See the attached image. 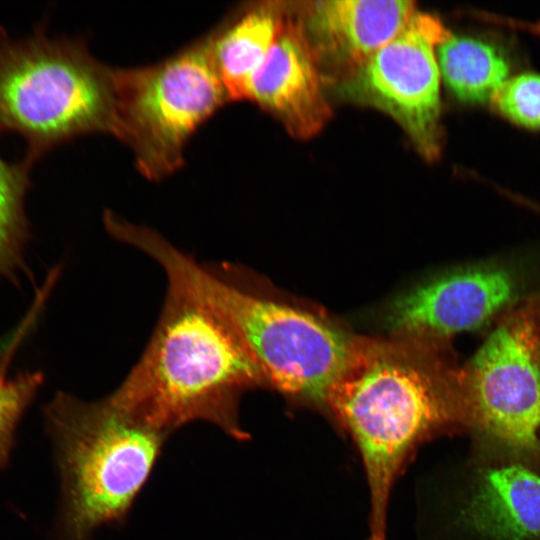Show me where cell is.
Returning a JSON list of instances; mask_svg holds the SVG:
<instances>
[{
	"instance_id": "obj_1",
	"label": "cell",
	"mask_w": 540,
	"mask_h": 540,
	"mask_svg": "<svg viewBox=\"0 0 540 540\" xmlns=\"http://www.w3.org/2000/svg\"><path fill=\"white\" fill-rule=\"evenodd\" d=\"M443 345L365 341L329 395L327 408L351 435L365 469L368 540H386L391 490L415 450L440 435L469 432L462 368L444 357Z\"/></svg>"
},
{
	"instance_id": "obj_2",
	"label": "cell",
	"mask_w": 540,
	"mask_h": 540,
	"mask_svg": "<svg viewBox=\"0 0 540 540\" xmlns=\"http://www.w3.org/2000/svg\"><path fill=\"white\" fill-rule=\"evenodd\" d=\"M263 384L261 369L227 322L197 297L169 284L144 352L107 397L167 434L200 420L245 440L238 403L245 390Z\"/></svg>"
},
{
	"instance_id": "obj_3",
	"label": "cell",
	"mask_w": 540,
	"mask_h": 540,
	"mask_svg": "<svg viewBox=\"0 0 540 540\" xmlns=\"http://www.w3.org/2000/svg\"><path fill=\"white\" fill-rule=\"evenodd\" d=\"M136 246L164 269L170 285L197 297L227 322L266 383L327 408L332 389L354 364L365 340L253 290L229 264L197 263L154 230L142 232Z\"/></svg>"
},
{
	"instance_id": "obj_4",
	"label": "cell",
	"mask_w": 540,
	"mask_h": 540,
	"mask_svg": "<svg viewBox=\"0 0 540 540\" xmlns=\"http://www.w3.org/2000/svg\"><path fill=\"white\" fill-rule=\"evenodd\" d=\"M61 478V535L90 540L122 522L147 482L169 434L115 406L58 393L45 407Z\"/></svg>"
},
{
	"instance_id": "obj_5",
	"label": "cell",
	"mask_w": 540,
	"mask_h": 540,
	"mask_svg": "<svg viewBox=\"0 0 540 540\" xmlns=\"http://www.w3.org/2000/svg\"><path fill=\"white\" fill-rule=\"evenodd\" d=\"M1 35L0 131L23 136L29 160L83 134L117 138L114 68L82 42L43 32L21 41Z\"/></svg>"
},
{
	"instance_id": "obj_6",
	"label": "cell",
	"mask_w": 540,
	"mask_h": 540,
	"mask_svg": "<svg viewBox=\"0 0 540 540\" xmlns=\"http://www.w3.org/2000/svg\"><path fill=\"white\" fill-rule=\"evenodd\" d=\"M114 82L117 138L150 180L178 170L190 138L229 102L205 36L155 64L114 68Z\"/></svg>"
},
{
	"instance_id": "obj_7",
	"label": "cell",
	"mask_w": 540,
	"mask_h": 540,
	"mask_svg": "<svg viewBox=\"0 0 540 540\" xmlns=\"http://www.w3.org/2000/svg\"><path fill=\"white\" fill-rule=\"evenodd\" d=\"M472 448L540 458V289L462 367Z\"/></svg>"
},
{
	"instance_id": "obj_8",
	"label": "cell",
	"mask_w": 540,
	"mask_h": 540,
	"mask_svg": "<svg viewBox=\"0 0 540 540\" xmlns=\"http://www.w3.org/2000/svg\"><path fill=\"white\" fill-rule=\"evenodd\" d=\"M449 34L436 16L416 10L388 43L337 84L341 98L393 118L429 161L442 147L436 48Z\"/></svg>"
},
{
	"instance_id": "obj_9",
	"label": "cell",
	"mask_w": 540,
	"mask_h": 540,
	"mask_svg": "<svg viewBox=\"0 0 540 540\" xmlns=\"http://www.w3.org/2000/svg\"><path fill=\"white\" fill-rule=\"evenodd\" d=\"M531 280L527 266L516 260L453 268L393 298L383 325L400 339L444 342L503 316L534 292Z\"/></svg>"
},
{
	"instance_id": "obj_10",
	"label": "cell",
	"mask_w": 540,
	"mask_h": 540,
	"mask_svg": "<svg viewBox=\"0 0 540 540\" xmlns=\"http://www.w3.org/2000/svg\"><path fill=\"white\" fill-rule=\"evenodd\" d=\"M449 510L458 540H540V458L471 448Z\"/></svg>"
},
{
	"instance_id": "obj_11",
	"label": "cell",
	"mask_w": 540,
	"mask_h": 540,
	"mask_svg": "<svg viewBox=\"0 0 540 540\" xmlns=\"http://www.w3.org/2000/svg\"><path fill=\"white\" fill-rule=\"evenodd\" d=\"M294 18L326 82L337 84L388 43L417 10L413 1L324 0L298 3Z\"/></svg>"
},
{
	"instance_id": "obj_12",
	"label": "cell",
	"mask_w": 540,
	"mask_h": 540,
	"mask_svg": "<svg viewBox=\"0 0 540 540\" xmlns=\"http://www.w3.org/2000/svg\"><path fill=\"white\" fill-rule=\"evenodd\" d=\"M325 83L301 28L287 9L272 48L250 83L247 99L277 118L292 136L308 139L331 118Z\"/></svg>"
},
{
	"instance_id": "obj_13",
	"label": "cell",
	"mask_w": 540,
	"mask_h": 540,
	"mask_svg": "<svg viewBox=\"0 0 540 540\" xmlns=\"http://www.w3.org/2000/svg\"><path fill=\"white\" fill-rule=\"evenodd\" d=\"M284 3L252 4L207 34L209 53L229 102L248 98L286 17Z\"/></svg>"
},
{
	"instance_id": "obj_14",
	"label": "cell",
	"mask_w": 540,
	"mask_h": 540,
	"mask_svg": "<svg viewBox=\"0 0 540 540\" xmlns=\"http://www.w3.org/2000/svg\"><path fill=\"white\" fill-rule=\"evenodd\" d=\"M440 75L461 101L490 100L508 79L509 65L492 45L471 37L449 36L437 47Z\"/></svg>"
},
{
	"instance_id": "obj_15",
	"label": "cell",
	"mask_w": 540,
	"mask_h": 540,
	"mask_svg": "<svg viewBox=\"0 0 540 540\" xmlns=\"http://www.w3.org/2000/svg\"><path fill=\"white\" fill-rule=\"evenodd\" d=\"M27 168L6 162L0 156V273L10 272L20 259L26 237L24 195Z\"/></svg>"
},
{
	"instance_id": "obj_16",
	"label": "cell",
	"mask_w": 540,
	"mask_h": 540,
	"mask_svg": "<svg viewBox=\"0 0 540 540\" xmlns=\"http://www.w3.org/2000/svg\"><path fill=\"white\" fill-rule=\"evenodd\" d=\"M25 327V326H24ZM24 327L13 338L0 359V468L10 456L16 426L43 382L38 372L10 375L8 365Z\"/></svg>"
},
{
	"instance_id": "obj_17",
	"label": "cell",
	"mask_w": 540,
	"mask_h": 540,
	"mask_svg": "<svg viewBox=\"0 0 540 540\" xmlns=\"http://www.w3.org/2000/svg\"><path fill=\"white\" fill-rule=\"evenodd\" d=\"M495 110L529 128L540 129V75L522 73L508 78L490 98Z\"/></svg>"
},
{
	"instance_id": "obj_18",
	"label": "cell",
	"mask_w": 540,
	"mask_h": 540,
	"mask_svg": "<svg viewBox=\"0 0 540 540\" xmlns=\"http://www.w3.org/2000/svg\"><path fill=\"white\" fill-rule=\"evenodd\" d=\"M514 28L540 36V22H529L518 19L514 22Z\"/></svg>"
}]
</instances>
